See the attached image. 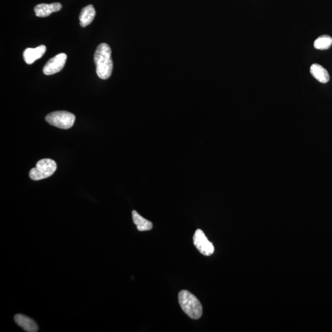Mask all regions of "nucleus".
I'll list each match as a JSON object with an SVG mask.
<instances>
[{"mask_svg": "<svg viewBox=\"0 0 332 332\" xmlns=\"http://www.w3.org/2000/svg\"><path fill=\"white\" fill-rule=\"evenodd\" d=\"M94 62L98 77L101 79L110 77L114 64L111 48L106 43H101L98 46L94 54Z\"/></svg>", "mask_w": 332, "mask_h": 332, "instance_id": "1", "label": "nucleus"}, {"mask_svg": "<svg viewBox=\"0 0 332 332\" xmlns=\"http://www.w3.org/2000/svg\"><path fill=\"white\" fill-rule=\"evenodd\" d=\"M133 219L134 224L136 225L137 230L140 232L149 231L152 229L153 224L152 222L144 218L136 210H133Z\"/></svg>", "mask_w": 332, "mask_h": 332, "instance_id": "12", "label": "nucleus"}, {"mask_svg": "<svg viewBox=\"0 0 332 332\" xmlns=\"http://www.w3.org/2000/svg\"><path fill=\"white\" fill-rule=\"evenodd\" d=\"M96 15L95 10L94 6L92 5H88L84 7L81 10L80 16H79V21H80V26L82 27H85L91 24L95 18Z\"/></svg>", "mask_w": 332, "mask_h": 332, "instance_id": "11", "label": "nucleus"}, {"mask_svg": "<svg viewBox=\"0 0 332 332\" xmlns=\"http://www.w3.org/2000/svg\"><path fill=\"white\" fill-rule=\"evenodd\" d=\"M46 121L54 127L68 130L73 126L75 116L68 112L57 111L48 114L46 117Z\"/></svg>", "mask_w": 332, "mask_h": 332, "instance_id": "4", "label": "nucleus"}, {"mask_svg": "<svg viewBox=\"0 0 332 332\" xmlns=\"http://www.w3.org/2000/svg\"><path fill=\"white\" fill-rule=\"evenodd\" d=\"M332 45V38L328 35L320 36L314 41V46L319 50H326Z\"/></svg>", "mask_w": 332, "mask_h": 332, "instance_id": "13", "label": "nucleus"}, {"mask_svg": "<svg viewBox=\"0 0 332 332\" xmlns=\"http://www.w3.org/2000/svg\"><path fill=\"white\" fill-rule=\"evenodd\" d=\"M46 51L45 46L42 45L36 48H27L23 54L24 59L27 64H32L35 60L39 59L45 54Z\"/></svg>", "mask_w": 332, "mask_h": 332, "instance_id": "8", "label": "nucleus"}, {"mask_svg": "<svg viewBox=\"0 0 332 332\" xmlns=\"http://www.w3.org/2000/svg\"><path fill=\"white\" fill-rule=\"evenodd\" d=\"M16 323L25 331L27 332H37L38 331L37 323L34 320L24 314H18L15 316Z\"/></svg>", "mask_w": 332, "mask_h": 332, "instance_id": "9", "label": "nucleus"}, {"mask_svg": "<svg viewBox=\"0 0 332 332\" xmlns=\"http://www.w3.org/2000/svg\"><path fill=\"white\" fill-rule=\"evenodd\" d=\"M193 243L200 253L205 256H210L214 252V247L201 230L197 229L193 237Z\"/></svg>", "mask_w": 332, "mask_h": 332, "instance_id": "5", "label": "nucleus"}, {"mask_svg": "<svg viewBox=\"0 0 332 332\" xmlns=\"http://www.w3.org/2000/svg\"><path fill=\"white\" fill-rule=\"evenodd\" d=\"M62 5L59 3H53L51 4H40L34 8L36 16L39 18H46L52 13L58 12L62 9Z\"/></svg>", "mask_w": 332, "mask_h": 332, "instance_id": "7", "label": "nucleus"}, {"mask_svg": "<svg viewBox=\"0 0 332 332\" xmlns=\"http://www.w3.org/2000/svg\"><path fill=\"white\" fill-rule=\"evenodd\" d=\"M310 72L312 76L321 83H326L330 80V75L327 70L322 65L317 64H312L310 68Z\"/></svg>", "mask_w": 332, "mask_h": 332, "instance_id": "10", "label": "nucleus"}, {"mask_svg": "<svg viewBox=\"0 0 332 332\" xmlns=\"http://www.w3.org/2000/svg\"><path fill=\"white\" fill-rule=\"evenodd\" d=\"M56 169V162L51 159H43L38 162L35 168L30 170L29 176L35 181L45 179L51 176Z\"/></svg>", "mask_w": 332, "mask_h": 332, "instance_id": "3", "label": "nucleus"}, {"mask_svg": "<svg viewBox=\"0 0 332 332\" xmlns=\"http://www.w3.org/2000/svg\"><path fill=\"white\" fill-rule=\"evenodd\" d=\"M178 302L186 315L193 319H199L202 316V307L195 295L188 290H183L178 293Z\"/></svg>", "mask_w": 332, "mask_h": 332, "instance_id": "2", "label": "nucleus"}, {"mask_svg": "<svg viewBox=\"0 0 332 332\" xmlns=\"http://www.w3.org/2000/svg\"><path fill=\"white\" fill-rule=\"evenodd\" d=\"M67 59V55L61 53L49 59L43 68L44 74L46 75H51L59 73L64 68Z\"/></svg>", "mask_w": 332, "mask_h": 332, "instance_id": "6", "label": "nucleus"}]
</instances>
